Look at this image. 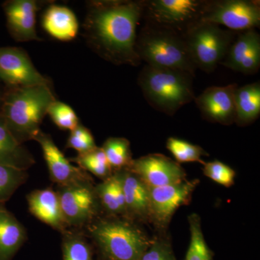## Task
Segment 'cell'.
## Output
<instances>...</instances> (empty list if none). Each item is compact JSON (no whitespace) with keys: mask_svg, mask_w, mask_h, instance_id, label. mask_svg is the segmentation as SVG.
Wrapping results in <instances>:
<instances>
[{"mask_svg":"<svg viewBox=\"0 0 260 260\" xmlns=\"http://www.w3.org/2000/svg\"><path fill=\"white\" fill-rule=\"evenodd\" d=\"M190 243L184 260H213V254L205 242L200 219L196 214L189 217Z\"/></svg>","mask_w":260,"mask_h":260,"instance_id":"484cf974","label":"cell"},{"mask_svg":"<svg viewBox=\"0 0 260 260\" xmlns=\"http://www.w3.org/2000/svg\"><path fill=\"white\" fill-rule=\"evenodd\" d=\"M237 34L208 22L192 25L184 37L197 69L207 73L214 71L226 56Z\"/></svg>","mask_w":260,"mask_h":260,"instance_id":"8992f818","label":"cell"},{"mask_svg":"<svg viewBox=\"0 0 260 260\" xmlns=\"http://www.w3.org/2000/svg\"><path fill=\"white\" fill-rule=\"evenodd\" d=\"M139 260H177L170 244L165 241L152 242Z\"/></svg>","mask_w":260,"mask_h":260,"instance_id":"d6a6232c","label":"cell"},{"mask_svg":"<svg viewBox=\"0 0 260 260\" xmlns=\"http://www.w3.org/2000/svg\"><path fill=\"white\" fill-rule=\"evenodd\" d=\"M203 172L206 177L220 185L229 187L234 184L236 176L235 171L226 164L219 160L205 162Z\"/></svg>","mask_w":260,"mask_h":260,"instance_id":"1f68e13d","label":"cell"},{"mask_svg":"<svg viewBox=\"0 0 260 260\" xmlns=\"http://www.w3.org/2000/svg\"><path fill=\"white\" fill-rule=\"evenodd\" d=\"M66 147L74 149L78 154H83L96 148L98 146L90 130L80 123L75 129L70 132Z\"/></svg>","mask_w":260,"mask_h":260,"instance_id":"4dcf8cb0","label":"cell"},{"mask_svg":"<svg viewBox=\"0 0 260 260\" xmlns=\"http://www.w3.org/2000/svg\"><path fill=\"white\" fill-rule=\"evenodd\" d=\"M95 194L102 206L113 215L126 214L125 200L119 172L104 179L95 187Z\"/></svg>","mask_w":260,"mask_h":260,"instance_id":"603a6c76","label":"cell"},{"mask_svg":"<svg viewBox=\"0 0 260 260\" xmlns=\"http://www.w3.org/2000/svg\"><path fill=\"white\" fill-rule=\"evenodd\" d=\"M0 80L10 88L49 85L47 78L34 67L23 49L0 47Z\"/></svg>","mask_w":260,"mask_h":260,"instance_id":"30bf717a","label":"cell"},{"mask_svg":"<svg viewBox=\"0 0 260 260\" xmlns=\"http://www.w3.org/2000/svg\"><path fill=\"white\" fill-rule=\"evenodd\" d=\"M125 200L126 214L145 216L149 213L150 190L146 184L130 170L119 172Z\"/></svg>","mask_w":260,"mask_h":260,"instance_id":"ffe728a7","label":"cell"},{"mask_svg":"<svg viewBox=\"0 0 260 260\" xmlns=\"http://www.w3.org/2000/svg\"><path fill=\"white\" fill-rule=\"evenodd\" d=\"M41 3L35 0H10L3 5L8 30L15 40H41L36 30V17Z\"/></svg>","mask_w":260,"mask_h":260,"instance_id":"2e32d148","label":"cell"},{"mask_svg":"<svg viewBox=\"0 0 260 260\" xmlns=\"http://www.w3.org/2000/svg\"><path fill=\"white\" fill-rule=\"evenodd\" d=\"M220 64L244 75H254L260 68V36L256 29L237 32Z\"/></svg>","mask_w":260,"mask_h":260,"instance_id":"5bb4252c","label":"cell"},{"mask_svg":"<svg viewBox=\"0 0 260 260\" xmlns=\"http://www.w3.org/2000/svg\"><path fill=\"white\" fill-rule=\"evenodd\" d=\"M34 140L40 145L51 179L58 186L90 179L85 171L73 166L70 159L64 156L50 135L40 130Z\"/></svg>","mask_w":260,"mask_h":260,"instance_id":"9a60e30c","label":"cell"},{"mask_svg":"<svg viewBox=\"0 0 260 260\" xmlns=\"http://www.w3.org/2000/svg\"><path fill=\"white\" fill-rule=\"evenodd\" d=\"M27 202L29 211L36 218L62 234L67 232L68 225L56 191L51 188L32 191L27 196Z\"/></svg>","mask_w":260,"mask_h":260,"instance_id":"e0dca14e","label":"cell"},{"mask_svg":"<svg viewBox=\"0 0 260 260\" xmlns=\"http://www.w3.org/2000/svg\"><path fill=\"white\" fill-rule=\"evenodd\" d=\"M237 83L205 89L194 102L202 116L212 122L229 125L235 122Z\"/></svg>","mask_w":260,"mask_h":260,"instance_id":"7c38bea8","label":"cell"},{"mask_svg":"<svg viewBox=\"0 0 260 260\" xmlns=\"http://www.w3.org/2000/svg\"><path fill=\"white\" fill-rule=\"evenodd\" d=\"M56 192L68 227H83L96 214L98 198L90 179L59 186Z\"/></svg>","mask_w":260,"mask_h":260,"instance_id":"9c48e42d","label":"cell"},{"mask_svg":"<svg viewBox=\"0 0 260 260\" xmlns=\"http://www.w3.org/2000/svg\"><path fill=\"white\" fill-rule=\"evenodd\" d=\"M47 114L59 129L73 131L80 124L79 119L73 108L58 101L51 103Z\"/></svg>","mask_w":260,"mask_h":260,"instance_id":"f546056e","label":"cell"},{"mask_svg":"<svg viewBox=\"0 0 260 260\" xmlns=\"http://www.w3.org/2000/svg\"><path fill=\"white\" fill-rule=\"evenodd\" d=\"M34 164L32 154L15 139L0 114V164L27 171Z\"/></svg>","mask_w":260,"mask_h":260,"instance_id":"44dd1931","label":"cell"},{"mask_svg":"<svg viewBox=\"0 0 260 260\" xmlns=\"http://www.w3.org/2000/svg\"><path fill=\"white\" fill-rule=\"evenodd\" d=\"M135 48L140 60L146 65L180 70L194 78L197 68L181 34L145 24L137 37Z\"/></svg>","mask_w":260,"mask_h":260,"instance_id":"277c9868","label":"cell"},{"mask_svg":"<svg viewBox=\"0 0 260 260\" xmlns=\"http://www.w3.org/2000/svg\"><path fill=\"white\" fill-rule=\"evenodd\" d=\"M85 172H89L95 177L106 179L112 175V168L108 162L105 153L102 148L93 149L78 156L70 159Z\"/></svg>","mask_w":260,"mask_h":260,"instance_id":"cb8c5ba5","label":"cell"},{"mask_svg":"<svg viewBox=\"0 0 260 260\" xmlns=\"http://www.w3.org/2000/svg\"><path fill=\"white\" fill-rule=\"evenodd\" d=\"M201 21L223 25L236 32L259 28L260 2L208 0Z\"/></svg>","mask_w":260,"mask_h":260,"instance_id":"ba28073f","label":"cell"},{"mask_svg":"<svg viewBox=\"0 0 260 260\" xmlns=\"http://www.w3.org/2000/svg\"><path fill=\"white\" fill-rule=\"evenodd\" d=\"M55 97L49 85L10 88L3 94L0 114L20 144L34 140Z\"/></svg>","mask_w":260,"mask_h":260,"instance_id":"7a4b0ae2","label":"cell"},{"mask_svg":"<svg viewBox=\"0 0 260 260\" xmlns=\"http://www.w3.org/2000/svg\"><path fill=\"white\" fill-rule=\"evenodd\" d=\"M102 148L112 169L121 170L129 168L133 161L129 141L125 138H109Z\"/></svg>","mask_w":260,"mask_h":260,"instance_id":"d4e9b609","label":"cell"},{"mask_svg":"<svg viewBox=\"0 0 260 260\" xmlns=\"http://www.w3.org/2000/svg\"><path fill=\"white\" fill-rule=\"evenodd\" d=\"M208 0H145V24L184 36L201 21Z\"/></svg>","mask_w":260,"mask_h":260,"instance_id":"52a82bcc","label":"cell"},{"mask_svg":"<svg viewBox=\"0 0 260 260\" xmlns=\"http://www.w3.org/2000/svg\"><path fill=\"white\" fill-rule=\"evenodd\" d=\"M42 25L51 37L62 42L73 40L79 31L76 15L69 8L61 5H51L46 10Z\"/></svg>","mask_w":260,"mask_h":260,"instance_id":"ac0fdd59","label":"cell"},{"mask_svg":"<svg viewBox=\"0 0 260 260\" xmlns=\"http://www.w3.org/2000/svg\"><path fill=\"white\" fill-rule=\"evenodd\" d=\"M63 235V260H93L91 249L83 234L67 231Z\"/></svg>","mask_w":260,"mask_h":260,"instance_id":"83f0119b","label":"cell"},{"mask_svg":"<svg viewBox=\"0 0 260 260\" xmlns=\"http://www.w3.org/2000/svg\"><path fill=\"white\" fill-rule=\"evenodd\" d=\"M167 147L176 160L179 162H203L201 157L207 155L201 147L178 138H169L167 140Z\"/></svg>","mask_w":260,"mask_h":260,"instance_id":"f1b7e54d","label":"cell"},{"mask_svg":"<svg viewBox=\"0 0 260 260\" xmlns=\"http://www.w3.org/2000/svg\"><path fill=\"white\" fill-rule=\"evenodd\" d=\"M193 78L192 75L180 70L145 65L140 71L138 84L153 109L172 116L194 100Z\"/></svg>","mask_w":260,"mask_h":260,"instance_id":"3957f363","label":"cell"},{"mask_svg":"<svg viewBox=\"0 0 260 260\" xmlns=\"http://www.w3.org/2000/svg\"><path fill=\"white\" fill-rule=\"evenodd\" d=\"M89 232L106 260H139L153 242L124 220H100Z\"/></svg>","mask_w":260,"mask_h":260,"instance_id":"5b68a950","label":"cell"},{"mask_svg":"<svg viewBox=\"0 0 260 260\" xmlns=\"http://www.w3.org/2000/svg\"><path fill=\"white\" fill-rule=\"evenodd\" d=\"M129 170L149 188L178 184L185 177L184 169L178 162L160 154H150L133 160Z\"/></svg>","mask_w":260,"mask_h":260,"instance_id":"8fae6325","label":"cell"},{"mask_svg":"<svg viewBox=\"0 0 260 260\" xmlns=\"http://www.w3.org/2000/svg\"><path fill=\"white\" fill-rule=\"evenodd\" d=\"M27 171L0 164V203H5L28 179Z\"/></svg>","mask_w":260,"mask_h":260,"instance_id":"4316f807","label":"cell"},{"mask_svg":"<svg viewBox=\"0 0 260 260\" xmlns=\"http://www.w3.org/2000/svg\"><path fill=\"white\" fill-rule=\"evenodd\" d=\"M145 0L89 2L83 24L88 47L104 60L137 67V28L143 18Z\"/></svg>","mask_w":260,"mask_h":260,"instance_id":"6da1fadb","label":"cell"},{"mask_svg":"<svg viewBox=\"0 0 260 260\" xmlns=\"http://www.w3.org/2000/svg\"><path fill=\"white\" fill-rule=\"evenodd\" d=\"M3 94L0 91V106H1L2 99H3Z\"/></svg>","mask_w":260,"mask_h":260,"instance_id":"836d02e7","label":"cell"},{"mask_svg":"<svg viewBox=\"0 0 260 260\" xmlns=\"http://www.w3.org/2000/svg\"><path fill=\"white\" fill-rule=\"evenodd\" d=\"M235 123L246 126L255 121L260 115L259 82L247 84L235 91Z\"/></svg>","mask_w":260,"mask_h":260,"instance_id":"7402d4cb","label":"cell"},{"mask_svg":"<svg viewBox=\"0 0 260 260\" xmlns=\"http://www.w3.org/2000/svg\"><path fill=\"white\" fill-rule=\"evenodd\" d=\"M27 239L25 227L0 203V260H12Z\"/></svg>","mask_w":260,"mask_h":260,"instance_id":"d6986e66","label":"cell"},{"mask_svg":"<svg viewBox=\"0 0 260 260\" xmlns=\"http://www.w3.org/2000/svg\"><path fill=\"white\" fill-rule=\"evenodd\" d=\"M197 183L182 181L178 184L149 188V213L159 225L170 221L176 210L187 203Z\"/></svg>","mask_w":260,"mask_h":260,"instance_id":"4fadbf2b","label":"cell"}]
</instances>
